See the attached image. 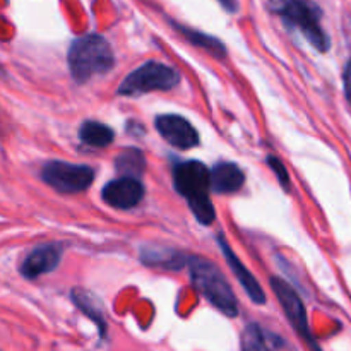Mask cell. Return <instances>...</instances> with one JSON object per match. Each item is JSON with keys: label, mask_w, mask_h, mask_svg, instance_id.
<instances>
[{"label": "cell", "mask_w": 351, "mask_h": 351, "mask_svg": "<svg viewBox=\"0 0 351 351\" xmlns=\"http://www.w3.org/2000/svg\"><path fill=\"white\" fill-rule=\"evenodd\" d=\"M175 191L189 202L195 219L201 225H213L216 218L215 208L209 199L211 191V171L201 161H184L173 168Z\"/></svg>", "instance_id": "cell-1"}, {"label": "cell", "mask_w": 351, "mask_h": 351, "mask_svg": "<svg viewBox=\"0 0 351 351\" xmlns=\"http://www.w3.org/2000/svg\"><path fill=\"white\" fill-rule=\"evenodd\" d=\"M67 64L75 81L88 82L95 75L112 71L115 65V55L105 38L99 34H86L72 41Z\"/></svg>", "instance_id": "cell-2"}, {"label": "cell", "mask_w": 351, "mask_h": 351, "mask_svg": "<svg viewBox=\"0 0 351 351\" xmlns=\"http://www.w3.org/2000/svg\"><path fill=\"white\" fill-rule=\"evenodd\" d=\"M189 273L195 290L226 317L239 315V304L225 274L204 257H189Z\"/></svg>", "instance_id": "cell-3"}, {"label": "cell", "mask_w": 351, "mask_h": 351, "mask_svg": "<svg viewBox=\"0 0 351 351\" xmlns=\"http://www.w3.org/2000/svg\"><path fill=\"white\" fill-rule=\"evenodd\" d=\"M278 14L288 26L297 27L312 47L322 53L329 50L331 41L321 26V9L311 0H283Z\"/></svg>", "instance_id": "cell-4"}, {"label": "cell", "mask_w": 351, "mask_h": 351, "mask_svg": "<svg viewBox=\"0 0 351 351\" xmlns=\"http://www.w3.org/2000/svg\"><path fill=\"white\" fill-rule=\"evenodd\" d=\"M180 82V74L173 67L161 62H146L144 65L130 72L120 82V96H141L151 91H170Z\"/></svg>", "instance_id": "cell-5"}, {"label": "cell", "mask_w": 351, "mask_h": 351, "mask_svg": "<svg viewBox=\"0 0 351 351\" xmlns=\"http://www.w3.org/2000/svg\"><path fill=\"white\" fill-rule=\"evenodd\" d=\"M95 178V170L86 165L67 161H48L41 170V180L62 194L84 192Z\"/></svg>", "instance_id": "cell-6"}, {"label": "cell", "mask_w": 351, "mask_h": 351, "mask_svg": "<svg viewBox=\"0 0 351 351\" xmlns=\"http://www.w3.org/2000/svg\"><path fill=\"white\" fill-rule=\"evenodd\" d=\"M271 287H273L274 295L280 300L281 308L285 311V315L290 321V324L293 326V329L297 331V335L304 339L308 345V348L312 351H322L321 346L317 345V341L312 336L311 328H308V319H307V311H305V305L302 302V298L298 297L297 291L283 281L281 278H271Z\"/></svg>", "instance_id": "cell-7"}, {"label": "cell", "mask_w": 351, "mask_h": 351, "mask_svg": "<svg viewBox=\"0 0 351 351\" xmlns=\"http://www.w3.org/2000/svg\"><path fill=\"white\" fill-rule=\"evenodd\" d=\"M156 130L171 146L178 149H192L199 144V132L187 119L175 113L156 117Z\"/></svg>", "instance_id": "cell-8"}, {"label": "cell", "mask_w": 351, "mask_h": 351, "mask_svg": "<svg viewBox=\"0 0 351 351\" xmlns=\"http://www.w3.org/2000/svg\"><path fill=\"white\" fill-rule=\"evenodd\" d=\"M101 197L106 204L115 209H132L143 201L144 185L139 178H115L103 187Z\"/></svg>", "instance_id": "cell-9"}, {"label": "cell", "mask_w": 351, "mask_h": 351, "mask_svg": "<svg viewBox=\"0 0 351 351\" xmlns=\"http://www.w3.org/2000/svg\"><path fill=\"white\" fill-rule=\"evenodd\" d=\"M62 252L64 249L58 243H43V245L34 247L24 257L23 264H21V273L27 280H34L41 274L50 273L60 263Z\"/></svg>", "instance_id": "cell-10"}, {"label": "cell", "mask_w": 351, "mask_h": 351, "mask_svg": "<svg viewBox=\"0 0 351 351\" xmlns=\"http://www.w3.org/2000/svg\"><path fill=\"white\" fill-rule=\"evenodd\" d=\"M218 243L223 256H225L226 263H228L230 269H232V273L235 274V278L239 280V283L242 285V288L245 290V293L249 295L250 300L257 305L266 304V293H264L263 288H261L259 281H257L256 278H254V274L243 266L242 261L239 259V256H237V254L232 250V247L228 245V242H226V239L223 237V233H219L218 235Z\"/></svg>", "instance_id": "cell-11"}, {"label": "cell", "mask_w": 351, "mask_h": 351, "mask_svg": "<svg viewBox=\"0 0 351 351\" xmlns=\"http://www.w3.org/2000/svg\"><path fill=\"white\" fill-rule=\"evenodd\" d=\"M245 184V175L237 163L223 161L211 170V189L218 194H235Z\"/></svg>", "instance_id": "cell-12"}, {"label": "cell", "mask_w": 351, "mask_h": 351, "mask_svg": "<svg viewBox=\"0 0 351 351\" xmlns=\"http://www.w3.org/2000/svg\"><path fill=\"white\" fill-rule=\"evenodd\" d=\"M79 139L89 147H106L113 143V130L96 120H86L79 127Z\"/></svg>", "instance_id": "cell-13"}, {"label": "cell", "mask_w": 351, "mask_h": 351, "mask_svg": "<svg viewBox=\"0 0 351 351\" xmlns=\"http://www.w3.org/2000/svg\"><path fill=\"white\" fill-rule=\"evenodd\" d=\"M72 300H74V304L77 305V308L82 312V314H86L93 322L98 324L99 335L105 336L106 324H105V317H103L101 304H99L98 298L86 290H72Z\"/></svg>", "instance_id": "cell-14"}, {"label": "cell", "mask_w": 351, "mask_h": 351, "mask_svg": "<svg viewBox=\"0 0 351 351\" xmlns=\"http://www.w3.org/2000/svg\"><path fill=\"white\" fill-rule=\"evenodd\" d=\"M141 261L147 266H160L167 267V269H180L185 263H189V257H184L180 252H175V250L161 249L156 250L153 247L149 249H144L141 252Z\"/></svg>", "instance_id": "cell-15"}, {"label": "cell", "mask_w": 351, "mask_h": 351, "mask_svg": "<svg viewBox=\"0 0 351 351\" xmlns=\"http://www.w3.org/2000/svg\"><path fill=\"white\" fill-rule=\"evenodd\" d=\"M115 168L122 177L139 178L143 175L144 168H146V160H144V154L139 149L127 147L117 156Z\"/></svg>", "instance_id": "cell-16"}, {"label": "cell", "mask_w": 351, "mask_h": 351, "mask_svg": "<svg viewBox=\"0 0 351 351\" xmlns=\"http://www.w3.org/2000/svg\"><path fill=\"white\" fill-rule=\"evenodd\" d=\"M175 27H177V29L180 31V33L184 34V36L187 38L192 45H195V47H199V48H204V50H208L209 53L215 55V57L223 58L226 55L225 45H223L218 38L209 36V34L201 33V31L189 29V27H184L182 24H175Z\"/></svg>", "instance_id": "cell-17"}, {"label": "cell", "mask_w": 351, "mask_h": 351, "mask_svg": "<svg viewBox=\"0 0 351 351\" xmlns=\"http://www.w3.org/2000/svg\"><path fill=\"white\" fill-rule=\"evenodd\" d=\"M242 351H271L266 335L259 324H249L243 329Z\"/></svg>", "instance_id": "cell-18"}, {"label": "cell", "mask_w": 351, "mask_h": 351, "mask_svg": "<svg viewBox=\"0 0 351 351\" xmlns=\"http://www.w3.org/2000/svg\"><path fill=\"white\" fill-rule=\"evenodd\" d=\"M267 165H269L271 170H273L274 173H276V177H278V180H280V184L283 185V189H287V192H288V189H290V175H288V170H287V168H285V165L281 163L280 158L267 156Z\"/></svg>", "instance_id": "cell-19"}, {"label": "cell", "mask_w": 351, "mask_h": 351, "mask_svg": "<svg viewBox=\"0 0 351 351\" xmlns=\"http://www.w3.org/2000/svg\"><path fill=\"white\" fill-rule=\"evenodd\" d=\"M343 86H345V93L348 96V99H351V58L346 64L345 72H343Z\"/></svg>", "instance_id": "cell-20"}, {"label": "cell", "mask_w": 351, "mask_h": 351, "mask_svg": "<svg viewBox=\"0 0 351 351\" xmlns=\"http://www.w3.org/2000/svg\"><path fill=\"white\" fill-rule=\"evenodd\" d=\"M218 2H219V5L226 10V12L233 14L239 10V3H237V0H218Z\"/></svg>", "instance_id": "cell-21"}]
</instances>
